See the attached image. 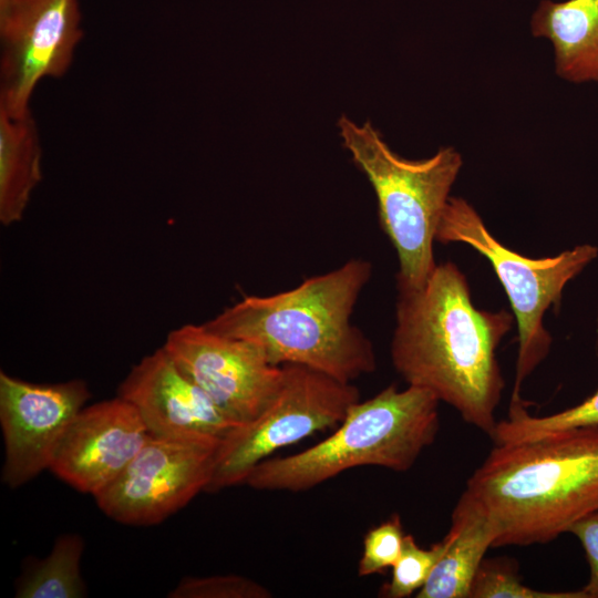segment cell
I'll list each match as a JSON object with an SVG mask.
<instances>
[{"instance_id": "obj_1", "label": "cell", "mask_w": 598, "mask_h": 598, "mask_svg": "<svg viewBox=\"0 0 598 598\" xmlns=\"http://www.w3.org/2000/svg\"><path fill=\"white\" fill-rule=\"evenodd\" d=\"M512 323L506 310L473 305L454 262L436 264L420 287L398 289L392 364L408 385L432 392L492 436L505 385L496 349Z\"/></svg>"}, {"instance_id": "obj_2", "label": "cell", "mask_w": 598, "mask_h": 598, "mask_svg": "<svg viewBox=\"0 0 598 598\" xmlns=\"http://www.w3.org/2000/svg\"><path fill=\"white\" fill-rule=\"evenodd\" d=\"M461 497L491 524L493 547L551 542L598 509V426L495 444Z\"/></svg>"}, {"instance_id": "obj_3", "label": "cell", "mask_w": 598, "mask_h": 598, "mask_svg": "<svg viewBox=\"0 0 598 598\" xmlns=\"http://www.w3.org/2000/svg\"><path fill=\"white\" fill-rule=\"evenodd\" d=\"M371 275L370 261L353 258L293 289L246 296L203 324L257 346L274 365L300 364L352 383L377 368L371 341L351 322Z\"/></svg>"}, {"instance_id": "obj_4", "label": "cell", "mask_w": 598, "mask_h": 598, "mask_svg": "<svg viewBox=\"0 0 598 598\" xmlns=\"http://www.w3.org/2000/svg\"><path fill=\"white\" fill-rule=\"evenodd\" d=\"M439 403L425 389L399 390L391 384L353 404L336 431L316 445L257 464L244 484L258 491L296 493L359 466L406 472L435 441Z\"/></svg>"}, {"instance_id": "obj_5", "label": "cell", "mask_w": 598, "mask_h": 598, "mask_svg": "<svg viewBox=\"0 0 598 598\" xmlns=\"http://www.w3.org/2000/svg\"><path fill=\"white\" fill-rule=\"evenodd\" d=\"M342 145L377 196L379 221L399 259L396 289L420 287L436 262L433 243L463 159L452 146L424 159H408L385 143L371 122L338 121Z\"/></svg>"}, {"instance_id": "obj_6", "label": "cell", "mask_w": 598, "mask_h": 598, "mask_svg": "<svg viewBox=\"0 0 598 598\" xmlns=\"http://www.w3.org/2000/svg\"><path fill=\"white\" fill-rule=\"evenodd\" d=\"M435 240L463 243L491 262L504 287L518 328V354L511 404L519 396L524 380L547 357L551 337L543 318L559 305L569 280L579 275L597 256L596 246L585 244L557 256L533 259L499 243L487 229L474 207L461 197H450L442 213Z\"/></svg>"}, {"instance_id": "obj_7", "label": "cell", "mask_w": 598, "mask_h": 598, "mask_svg": "<svg viewBox=\"0 0 598 598\" xmlns=\"http://www.w3.org/2000/svg\"><path fill=\"white\" fill-rule=\"evenodd\" d=\"M281 368V383L262 412L221 439L206 492L244 484L257 464L285 446L338 426L360 401L352 383L300 364Z\"/></svg>"}, {"instance_id": "obj_8", "label": "cell", "mask_w": 598, "mask_h": 598, "mask_svg": "<svg viewBox=\"0 0 598 598\" xmlns=\"http://www.w3.org/2000/svg\"><path fill=\"white\" fill-rule=\"evenodd\" d=\"M220 441L150 436L122 473L93 497L99 508L117 523L159 524L206 492Z\"/></svg>"}, {"instance_id": "obj_9", "label": "cell", "mask_w": 598, "mask_h": 598, "mask_svg": "<svg viewBox=\"0 0 598 598\" xmlns=\"http://www.w3.org/2000/svg\"><path fill=\"white\" fill-rule=\"evenodd\" d=\"M82 37L79 0H0V111H30L39 82L66 73Z\"/></svg>"}, {"instance_id": "obj_10", "label": "cell", "mask_w": 598, "mask_h": 598, "mask_svg": "<svg viewBox=\"0 0 598 598\" xmlns=\"http://www.w3.org/2000/svg\"><path fill=\"white\" fill-rule=\"evenodd\" d=\"M162 347L236 425L256 419L281 383L282 368L271 364L257 346L204 324L172 330Z\"/></svg>"}, {"instance_id": "obj_11", "label": "cell", "mask_w": 598, "mask_h": 598, "mask_svg": "<svg viewBox=\"0 0 598 598\" xmlns=\"http://www.w3.org/2000/svg\"><path fill=\"white\" fill-rule=\"evenodd\" d=\"M90 398L86 382L38 384L0 372L2 482L17 488L49 468L69 423Z\"/></svg>"}, {"instance_id": "obj_12", "label": "cell", "mask_w": 598, "mask_h": 598, "mask_svg": "<svg viewBox=\"0 0 598 598\" xmlns=\"http://www.w3.org/2000/svg\"><path fill=\"white\" fill-rule=\"evenodd\" d=\"M150 436L135 408L117 395L78 412L55 445L48 470L74 489L95 496Z\"/></svg>"}, {"instance_id": "obj_13", "label": "cell", "mask_w": 598, "mask_h": 598, "mask_svg": "<svg viewBox=\"0 0 598 598\" xmlns=\"http://www.w3.org/2000/svg\"><path fill=\"white\" fill-rule=\"evenodd\" d=\"M148 433L163 440L223 439L236 425L174 362L163 347L145 355L121 382Z\"/></svg>"}, {"instance_id": "obj_14", "label": "cell", "mask_w": 598, "mask_h": 598, "mask_svg": "<svg viewBox=\"0 0 598 598\" xmlns=\"http://www.w3.org/2000/svg\"><path fill=\"white\" fill-rule=\"evenodd\" d=\"M530 29L553 43L558 76L575 83L598 82V0H543Z\"/></svg>"}, {"instance_id": "obj_15", "label": "cell", "mask_w": 598, "mask_h": 598, "mask_svg": "<svg viewBox=\"0 0 598 598\" xmlns=\"http://www.w3.org/2000/svg\"><path fill=\"white\" fill-rule=\"evenodd\" d=\"M450 544L416 598H470L475 575L495 540L486 517L460 497L448 530Z\"/></svg>"}, {"instance_id": "obj_16", "label": "cell", "mask_w": 598, "mask_h": 598, "mask_svg": "<svg viewBox=\"0 0 598 598\" xmlns=\"http://www.w3.org/2000/svg\"><path fill=\"white\" fill-rule=\"evenodd\" d=\"M41 145L31 110L21 115L0 111V221H20L42 179Z\"/></svg>"}, {"instance_id": "obj_17", "label": "cell", "mask_w": 598, "mask_h": 598, "mask_svg": "<svg viewBox=\"0 0 598 598\" xmlns=\"http://www.w3.org/2000/svg\"><path fill=\"white\" fill-rule=\"evenodd\" d=\"M84 540L78 534H63L50 554L31 565L17 585L18 598H81L86 596L80 563Z\"/></svg>"}, {"instance_id": "obj_18", "label": "cell", "mask_w": 598, "mask_h": 598, "mask_svg": "<svg viewBox=\"0 0 598 598\" xmlns=\"http://www.w3.org/2000/svg\"><path fill=\"white\" fill-rule=\"evenodd\" d=\"M581 426H598V390L582 403L545 416L528 414L523 402L511 404L508 417L496 423L491 437L502 444Z\"/></svg>"}, {"instance_id": "obj_19", "label": "cell", "mask_w": 598, "mask_h": 598, "mask_svg": "<svg viewBox=\"0 0 598 598\" xmlns=\"http://www.w3.org/2000/svg\"><path fill=\"white\" fill-rule=\"evenodd\" d=\"M450 540L451 535L447 533L440 542L425 549L416 544L412 535H405L400 557L392 566L391 580L382 587L380 596L406 598L417 592L445 553Z\"/></svg>"}, {"instance_id": "obj_20", "label": "cell", "mask_w": 598, "mask_h": 598, "mask_svg": "<svg viewBox=\"0 0 598 598\" xmlns=\"http://www.w3.org/2000/svg\"><path fill=\"white\" fill-rule=\"evenodd\" d=\"M470 598H586L578 591H543L524 585L515 569L502 560H483Z\"/></svg>"}, {"instance_id": "obj_21", "label": "cell", "mask_w": 598, "mask_h": 598, "mask_svg": "<svg viewBox=\"0 0 598 598\" xmlns=\"http://www.w3.org/2000/svg\"><path fill=\"white\" fill-rule=\"evenodd\" d=\"M171 598H271L264 585L239 575L185 577L169 592Z\"/></svg>"}, {"instance_id": "obj_22", "label": "cell", "mask_w": 598, "mask_h": 598, "mask_svg": "<svg viewBox=\"0 0 598 598\" xmlns=\"http://www.w3.org/2000/svg\"><path fill=\"white\" fill-rule=\"evenodd\" d=\"M404 536L400 516L396 514L370 529L363 539L358 575L365 577L392 568L402 551Z\"/></svg>"}, {"instance_id": "obj_23", "label": "cell", "mask_w": 598, "mask_h": 598, "mask_svg": "<svg viewBox=\"0 0 598 598\" xmlns=\"http://www.w3.org/2000/svg\"><path fill=\"white\" fill-rule=\"evenodd\" d=\"M568 533L579 539L590 567L589 580L581 591L586 598H598V509L575 523Z\"/></svg>"}]
</instances>
